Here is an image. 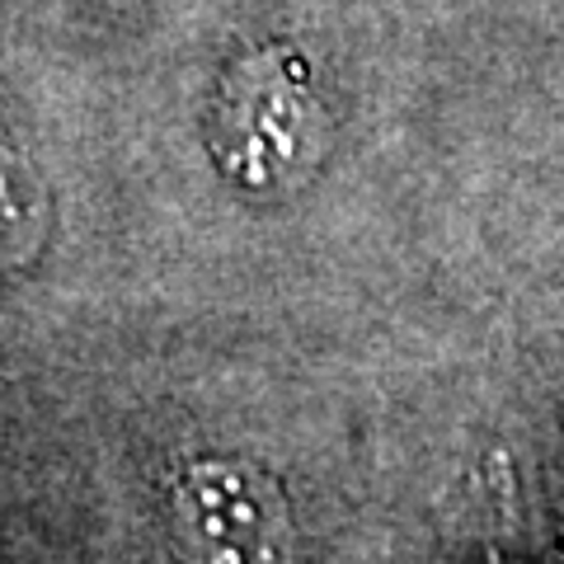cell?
I'll return each instance as SVG.
<instances>
[{
  "instance_id": "obj_2",
  "label": "cell",
  "mask_w": 564,
  "mask_h": 564,
  "mask_svg": "<svg viewBox=\"0 0 564 564\" xmlns=\"http://www.w3.org/2000/svg\"><path fill=\"white\" fill-rule=\"evenodd\" d=\"M221 155L254 188L288 184L315 165L321 109L292 52L269 47L231 76L221 99Z\"/></svg>"
},
{
  "instance_id": "obj_1",
  "label": "cell",
  "mask_w": 564,
  "mask_h": 564,
  "mask_svg": "<svg viewBox=\"0 0 564 564\" xmlns=\"http://www.w3.org/2000/svg\"><path fill=\"white\" fill-rule=\"evenodd\" d=\"M165 513L184 564H292L288 499L259 466H184L170 485Z\"/></svg>"
},
{
  "instance_id": "obj_3",
  "label": "cell",
  "mask_w": 564,
  "mask_h": 564,
  "mask_svg": "<svg viewBox=\"0 0 564 564\" xmlns=\"http://www.w3.org/2000/svg\"><path fill=\"white\" fill-rule=\"evenodd\" d=\"M47 188L29 155L0 132V273L24 269L47 240Z\"/></svg>"
}]
</instances>
